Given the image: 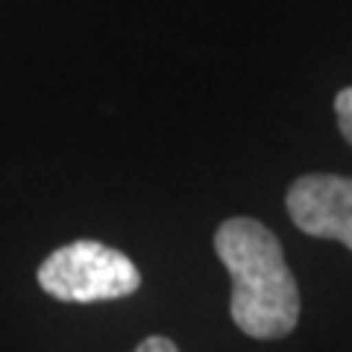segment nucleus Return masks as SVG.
Segmentation results:
<instances>
[{
	"label": "nucleus",
	"mask_w": 352,
	"mask_h": 352,
	"mask_svg": "<svg viewBox=\"0 0 352 352\" xmlns=\"http://www.w3.org/2000/svg\"><path fill=\"white\" fill-rule=\"evenodd\" d=\"M217 258L232 276V320L258 340L285 338L300 323V291L282 244L252 217H232L214 235Z\"/></svg>",
	"instance_id": "nucleus-1"
},
{
	"label": "nucleus",
	"mask_w": 352,
	"mask_h": 352,
	"mask_svg": "<svg viewBox=\"0 0 352 352\" xmlns=\"http://www.w3.org/2000/svg\"><path fill=\"white\" fill-rule=\"evenodd\" d=\"M335 112H338L340 135L352 144V88H344V91L335 97Z\"/></svg>",
	"instance_id": "nucleus-4"
},
{
	"label": "nucleus",
	"mask_w": 352,
	"mask_h": 352,
	"mask_svg": "<svg viewBox=\"0 0 352 352\" xmlns=\"http://www.w3.org/2000/svg\"><path fill=\"white\" fill-rule=\"evenodd\" d=\"M38 285L62 302H103L135 294L141 273L120 250L100 241H74L41 261Z\"/></svg>",
	"instance_id": "nucleus-2"
},
{
	"label": "nucleus",
	"mask_w": 352,
	"mask_h": 352,
	"mask_svg": "<svg viewBox=\"0 0 352 352\" xmlns=\"http://www.w3.org/2000/svg\"><path fill=\"white\" fill-rule=\"evenodd\" d=\"M135 352H179V349H176L173 340L162 338V335H153L147 340H141V344L135 346Z\"/></svg>",
	"instance_id": "nucleus-5"
},
{
	"label": "nucleus",
	"mask_w": 352,
	"mask_h": 352,
	"mask_svg": "<svg viewBox=\"0 0 352 352\" xmlns=\"http://www.w3.org/2000/svg\"><path fill=\"white\" fill-rule=\"evenodd\" d=\"M288 214L305 235L332 238L352 250V179L311 173L296 179L285 197Z\"/></svg>",
	"instance_id": "nucleus-3"
}]
</instances>
